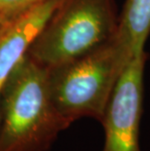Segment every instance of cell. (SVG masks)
Here are the masks:
<instances>
[{"mask_svg":"<svg viewBox=\"0 0 150 151\" xmlns=\"http://www.w3.org/2000/svg\"><path fill=\"white\" fill-rule=\"evenodd\" d=\"M70 126L53 104L48 69L25 55L0 90V151H49Z\"/></svg>","mask_w":150,"mask_h":151,"instance_id":"1","label":"cell"},{"mask_svg":"<svg viewBox=\"0 0 150 151\" xmlns=\"http://www.w3.org/2000/svg\"><path fill=\"white\" fill-rule=\"evenodd\" d=\"M135 57L117 33L82 56L48 68L53 104L70 123L82 118L101 122L115 85Z\"/></svg>","mask_w":150,"mask_h":151,"instance_id":"2","label":"cell"},{"mask_svg":"<svg viewBox=\"0 0 150 151\" xmlns=\"http://www.w3.org/2000/svg\"><path fill=\"white\" fill-rule=\"evenodd\" d=\"M114 0H62L27 56L51 68L105 43L118 27Z\"/></svg>","mask_w":150,"mask_h":151,"instance_id":"3","label":"cell"},{"mask_svg":"<svg viewBox=\"0 0 150 151\" xmlns=\"http://www.w3.org/2000/svg\"><path fill=\"white\" fill-rule=\"evenodd\" d=\"M146 60L145 51L136 55L118 79L100 122L104 130L101 151H141L139 129Z\"/></svg>","mask_w":150,"mask_h":151,"instance_id":"4","label":"cell"},{"mask_svg":"<svg viewBox=\"0 0 150 151\" xmlns=\"http://www.w3.org/2000/svg\"><path fill=\"white\" fill-rule=\"evenodd\" d=\"M62 0H44L25 10L0 30V90L24 59Z\"/></svg>","mask_w":150,"mask_h":151,"instance_id":"5","label":"cell"},{"mask_svg":"<svg viewBox=\"0 0 150 151\" xmlns=\"http://www.w3.org/2000/svg\"><path fill=\"white\" fill-rule=\"evenodd\" d=\"M116 33L129 44L135 56L142 53L150 34V0H126Z\"/></svg>","mask_w":150,"mask_h":151,"instance_id":"6","label":"cell"},{"mask_svg":"<svg viewBox=\"0 0 150 151\" xmlns=\"http://www.w3.org/2000/svg\"><path fill=\"white\" fill-rule=\"evenodd\" d=\"M44 0H0V27Z\"/></svg>","mask_w":150,"mask_h":151,"instance_id":"7","label":"cell"},{"mask_svg":"<svg viewBox=\"0 0 150 151\" xmlns=\"http://www.w3.org/2000/svg\"><path fill=\"white\" fill-rule=\"evenodd\" d=\"M1 27H0V30H1Z\"/></svg>","mask_w":150,"mask_h":151,"instance_id":"8","label":"cell"}]
</instances>
